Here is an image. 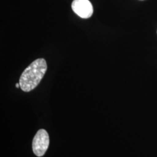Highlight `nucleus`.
Masks as SVG:
<instances>
[{
    "label": "nucleus",
    "mask_w": 157,
    "mask_h": 157,
    "mask_svg": "<svg viewBox=\"0 0 157 157\" xmlns=\"http://www.w3.org/2000/svg\"><path fill=\"white\" fill-rule=\"evenodd\" d=\"M16 87H17V88L20 87V84H19V83H18L16 84Z\"/></svg>",
    "instance_id": "obj_4"
},
{
    "label": "nucleus",
    "mask_w": 157,
    "mask_h": 157,
    "mask_svg": "<svg viewBox=\"0 0 157 157\" xmlns=\"http://www.w3.org/2000/svg\"><path fill=\"white\" fill-rule=\"evenodd\" d=\"M72 9L78 17L87 19L92 16L93 7L89 0H73Z\"/></svg>",
    "instance_id": "obj_3"
},
{
    "label": "nucleus",
    "mask_w": 157,
    "mask_h": 157,
    "mask_svg": "<svg viewBox=\"0 0 157 157\" xmlns=\"http://www.w3.org/2000/svg\"><path fill=\"white\" fill-rule=\"evenodd\" d=\"M47 69L44 58H38L32 62L22 73L19 78L20 87L25 92L34 89L43 78Z\"/></svg>",
    "instance_id": "obj_1"
},
{
    "label": "nucleus",
    "mask_w": 157,
    "mask_h": 157,
    "mask_svg": "<svg viewBox=\"0 0 157 157\" xmlns=\"http://www.w3.org/2000/svg\"><path fill=\"white\" fill-rule=\"evenodd\" d=\"M49 144L50 139L47 132L44 129H40L34 136L32 141V150L34 155L37 157H43Z\"/></svg>",
    "instance_id": "obj_2"
}]
</instances>
